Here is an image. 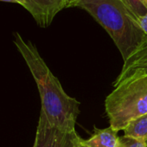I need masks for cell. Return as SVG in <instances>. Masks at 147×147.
<instances>
[{
    "instance_id": "cell-9",
    "label": "cell",
    "mask_w": 147,
    "mask_h": 147,
    "mask_svg": "<svg viewBox=\"0 0 147 147\" xmlns=\"http://www.w3.org/2000/svg\"><path fill=\"white\" fill-rule=\"evenodd\" d=\"M138 19L147 13V7L144 5L141 0H119Z\"/></svg>"
},
{
    "instance_id": "cell-3",
    "label": "cell",
    "mask_w": 147,
    "mask_h": 147,
    "mask_svg": "<svg viewBox=\"0 0 147 147\" xmlns=\"http://www.w3.org/2000/svg\"><path fill=\"white\" fill-rule=\"evenodd\" d=\"M110 126L125 130L128 124L147 113V76L127 80L115 88L105 100Z\"/></svg>"
},
{
    "instance_id": "cell-13",
    "label": "cell",
    "mask_w": 147,
    "mask_h": 147,
    "mask_svg": "<svg viewBox=\"0 0 147 147\" xmlns=\"http://www.w3.org/2000/svg\"><path fill=\"white\" fill-rule=\"evenodd\" d=\"M80 1V0H66L67 2V6L66 8H69V7H76V5H77V3Z\"/></svg>"
},
{
    "instance_id": "cell-14",
    "label": "cell",
    "mask_w": 147,
    "mask_h": 147,
    "mask_svg": "<svg viewBox=\"0 0 147 147\" xmlns=\"http://www.w3.org/2000/svg\"><path fill=\"white\" fill-rule=\"evenodd\" d=\"M141 2L144 4V5L145 7H147V0H141Z\"/></svg>"
},
{
    "instance_id": "cell-12",
    "label": "cell",
    "mask_w": 147,
    "mask_h": 147,
    "mask_svg": "<svg viewBox=\"0 0 147 147\" xmlns=\"http://www.w3.org/2000/svg\"><path fill=\"white\" fill-rule=\"evenodd\" d=\"M0 1H2V2H8V3H14V4H18V5H22L24 8V7H25V5H26L25 0H0Z\"/></svg>"
},
{
    "instance_id": "cell-11",
    "label": "cell",
    "mask_w": 147,
    "mask_h": 147,
    "mask_svg": "<svg viewBox=\"0 0 147 147\" xmlns=\"http://www.w3.org/2000/svg\"><path fill=\"white\" fill-rule=\"evenodd\" d=\"M138 23H139V25H140L142 30L147 36V13L144 16L138 18Z\"/></svg>"
},
{
    "instance_id": "cell-4",
    "label": "cell",
    "mask_w": 147,
    "mask_h": 147,
    "mask_svg": "<svg viewBox=\"0 0 147 147\" xmlns=\"http://www.w3.org/2000/svg\"><path fill=\"white\" fill-rule=\"evenodd\" d=\"M76 131H63L52 125L41 111L32 147H80Z\"/></svg>"
},
{
    "instance_id": "cell-8",
    "label": "cell",
    "mask_w": 147,
    "mask_h": 147,
    "mask_svg": "<svg viewBox=\"0 0 147 147\" xmlns=\"http://www.w3.org/2000/svg\"><path fill=\"white\" fill-rule=\"evenodd\" d=\"M126 136L143 141L147 146V113L131 121L124 130Z\"/></svg>"
},
{
    "instance_id": "cell-10",
    "label": "cell",
    "mask_w": 147,
    "mask_h": 147,
    "mask_svg": "<svg viewBox=\"0 0 147 147\" xmlns=\"http://www.w3.org/2000/svg\"><path fill=\"white\" fill-rule=\"evenodd\" d=\"M117 147H147L145 144L135 138L123 135L119 137Z\"/></svg>"
},
{
    "instance_id": "cell-2",
    "label": "cell",
    "mask_w": 147,
    "mask_h": 147,
    "mask_svg": "<svg viewBox=\"0 0 147 147\" xmlns=\"http://www.w3.org/2000/svg\"><path fill=\"white\" fill-rule=\"evenodd\" d=\"M76 7L86 11L106 30L124 61L147 42L138 19L119 0H80Z\"/></svg>"
},
{
    "instance_id": "cell-7",
    "label": "cell",
    "mask_w": 147,
    "mask_h": 147,
    "mask_svg": "<svg viewBox=\"0 0 147 147\" xmlns=\"http://www.w3.org/2000/svg\"><path fill=\"white\" fill-rule=\"evenodd\" d=\"M118 131L109 126L98 129L94 126V132L88 139H80V147H117Z\"/></svg>"
},
{
    "instance_id": "cell-1",
    "label": "cell",
    "mask_w": 147,
    "mask_h": 147,
    "mask_svg": "<svg viewBox=\"0 0 147 147\" xmlns=\"http://www.w3.org/2000/svg\"><path fill=\"white\" fill-rule=\"evenodd\" d=\"M14 43L36 83L41 98V111L49 122L63 131H76L80 102L65 93L59 80L31 42L25 41L19 33H15Z\"/></svg>"
},
{
    "instance_id": "cell-5",
    "label": "cell",
    "mask_w": 147,
    "mask_h": 147,
    "mask_svg": "<svg viewBox=\"0 0 147 147\" xmlns=\"http://www.w3.org/2000/svg\"><path fill=\"white\" fill-rule=\"evenodd\" d=\"M24 7L41 28L49 27L55 17L67 6L66 0H25Z\"/></svg>"
},
{
    "instance_id": "cell-6",
    "label": "cell",
    "mask_w": 147,
    "mask_h": 147,
    "mask_svg": "<svg viewBox=\"0 0 147 147\" xmlns=\"http://www.w3.org/2000/svg\"><path fill=\"white\" fill-rule=\"evenodd\" d=\"M141 76H147V42L124 61L122 70L113 82V87L116 88L127 80Z\"/></svg>"
}]
</instances>
